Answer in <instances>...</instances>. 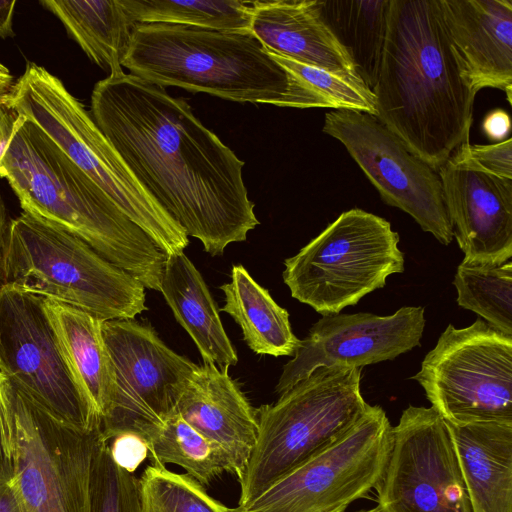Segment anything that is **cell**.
I'll use <instances>...</instances> for the list:
<instances>
[{
    "instance_id": "4dcf8cb0",
    "label": "cell",
    "mask_w": 512,
    "mask_h": 512,
    "mask_svg": "<svg viewBox=\"0 0 512 512\" xmlns=\"http://www.w3.org/2000/svg\"><path fill=\"white\" fill-rule=\"evenodd\" d=\"M140 480L142 512H230L188 474L151 464Z\"/></svg>"
},
{
    "instance_id": "8992f818",
    "label": "cell",
    "mask_w": 512,
    "mask_h": 512,
    "mask_svg": "<svg viewBox=\"0 0 512 512\" xmlns=\"http://www.w3.org/2000/svg\"><path fill=\"white\" fill-rule=\"evenodd\" d=\"M0 285L84 310L102 320L147 310L145 287L73 234L22 212L2 248Z\"/></svg>"
},
{
    "instance_id": "5b68a950",
    "label": "cell",
    "mask_w": 512,
    "mask_h": 512,
    "mask_svg": "<svg viewBox=\"0 0 512 512\" xmlns=\"http://www.w3.org/2000/svg\"><path fill=\"white\" fill-rule=\"evenodd\" d=\"M1 104L33 121L167 255L188 246L184 230L144 188L59 78L29 63Z\"/></svg>"
},
{
    "instance_id": "d6986e66",
    "label": "cell",
    "mask_w": 512,
    "mask_h": 512,
    "mask_svg": "<svg viewBox=\"0 0 512 512\" xmlns=\"http://www.w3.org/2000/svg\"><path fill=\"white\" fill-rule=\"evenodd\" d=\"M176 412L228 454L239 481L256 443L258 420L256 409L228 370L208 362L197 366L178 400Z\"/></svg>"
},
{
    "instance_id": "9c48e42d",
    "label": "cell",
    "mask_w": 512,
    "mask_h": 512,
    "mask_svg": "<svg viewBox=\"0 0 512 512\" xmlns=\"http://www.w3.org/2000/svg\"><path fill=\"white\" fill-rule=\"evenodd\" d=\"M0 396L23 512H88L90 467L101 429L83 432L58 421L4 376Z\"/></svg>"
},
{
    "instance_id": "60d3db41",
    "label": "cell",
    "mask_w": 512,
    "mask_h": 512,
    "mask_svg": "<svg viewBox=\"0 0 512 512\" xmlns=\"http://www.w3.org/2000/svg\"><path fill=\"white\" fill-rule=\"evenodd\" d=\"M1 102H0V142L1 141H4L8 135V132H9V128L8 129H4L5 127H7V124L5 122L6 120V116L5 114L2 112L1 110Z\"/></svg>"
},
{
    "instance_id": "3957f363",
    "label": "cell",
    "mask_w": 512,
    "mask_h": 512,
    "mask_svg": "<svg viewBox=\"0 0 512 512\" xmlns=\"http://www.w3.org/2000/svg\"><path fill=\"white\" fill-rule=\"evenodd\" d=\"M0 177L23 212L80 238L145 288L160 290L167 254L33 121L14 115Z\"/></svg>"
},
{
    "instance_id": "7c38bea8",
    "label": "cell",
    "mask_w": 512,
    "mask_h": 512,
    "mask_svg": "<svg viewBox=\"0 0 512 512\" xmlns=\"http://www.w3.org/2000/svg\"><path fill=\"white\" fill-rule=\"evenodd\" d=\"M0 373L58 421L83 432L101 429L63 353L43 298L0 285Z\"/></svg>"
},
{
    "instance_id": "ab89813d",
    "label": "cell",
    "mask_w": 512,
    "mask_h": 512,
    "mask_svg": "<svg viewBox=\"0 0 512 512\" xmlns=\"http://www.w3.org/2000/svg\"><path fill=\"white\" fill-rule=\"evenodd\" d=\"M12 76L10 73L0 72V101L2 97L9 91L11 87Z\"/></svg>"
},
{
    "instance_id": "f1b7e54d",
    "label": "cell",
    "mask_w": 512,
    "mask_h": 512,
    "mask_svg": "<svg viewBox=\"0 0 512 512\" xmlns=\"http://www.w3.org/2000/svg\"><path fill=\"white\" fill-rule=\"evenodd\" d=\"M133 23H161L250 32L252 1L120 0Z\"/></svg>"
},
{
    "instance_id": "4fadbf2b",
    "label": "cell",
    "mask_w": 512,
    "mask_h": 512,
    "mask_svg": "<svg viewBox=\"0 0 512 512\" xmlns=\"http://www.w3.org/2000/svg\"><path fill=\"white\" fill-rule=\"evenodd\" d=\"M102 333L113 386L101 432L108 441L127 432L143 438L177 413L198 365L169 348L150 325L134 319L105 320Z\"/></svg>"
},
{
    "instance_id": "f546056e",
    "label": "cell",
    "mask_w": 512,
    "mask_h": 512,
    "mask_svg": "<svg viewBox=\"0 0 512 512\" xmlns=\"http://www.w3.org/2000/svg\"><path fill=\"white\" fill-rule=\"evenodd\" d=\"M453 284L460 307L475 312L497 331L512 336V262L479 265L461 262Z\"/></svg>"
},
{
    "instance_id": "30bf717a",
    "label": "cell",
    "mask_w": 512,
    "mask_h": 512,
    "mask_svg": "<svg viewBox=\"0 0 512 512\" xmlns=\"http://www.w3.org/2000/svg\"><path fill=\"white\" fill-rule=\"evenodd\" d=\"M392 441L386 412L368 405L335 442L230 512H346L380 482Z\"/></svg>"
},
{
    "instance_id": "1f68e13d",
    "label": "cell",
    "mask_w": 512,
    "mask_h": 512,
    "mask_svg": "<svg viewBox=\"0 0 512 512\" xmlns=\"http://www.w3.org/2000/svg\"><path fill=\"white\" fill-rule=\"evenodd\" d=\"M88 512H142L139 478L115 463L102 432L91 461Z\"/></svg>"
},
{
    "instance_id": "7a4b0ae2",
    "label": "cell",
    "mask_w": 512,
    "mask_h": 512,
    "mask_svg": "<svg viewBox=\"0 0 512 512\" xmlns=\"http://www.w3.org/2000/svg\"><path fill=\"white\" fill-rule=\"evenodd\" d=\"M375 117L438 169L470 139L476 93L460 75L438 0H390Z\"/></svg>"
},
{
    "instance_id": "44dd1931",
    "label": "cell",
    "mask_w": 512,
    "mask_h": 512,
    "mask_svg": "<svg viewBox=\"0 0 512 512\" xmlns=\"http://www.w3.org/2000/svg\"><path fill=\"white\" fill-rule=\"evenodd\" d=\"M473 512H512V423L446 422Z\"/></svg>"
},
{
    "instance_id": "52a82bcc",
    "label": "cell",
    "mask_w": 512,
    "mask_h": 512,
    "mask_svg": "<svg viewBox=\"0 0 512 512\" xmlns=\"http://www.w3.org/2000/svg\"><path fill=\"white\" fill-rule=\"evenodd\" d=\"M362 368L321 367L256 409V443L239 480L238 505L258 496L280 477L347 432L363 415Z\"/></svg>"
},
{
    "instance_id": "cb8c5ba5",
    "label": "cell",
    "mask_w": 512,
    "mask_h": 512,
    "mask_svg": "<svg viewBox=\"0 0 512 512\" xmlns=\"http://www.w3.org/2000/svg\"><path fill=\"white\" fill-rule=\"evenodd\" d=\"M229 314L242 330L248 347L260 355H293L300 344L292 331L289 313L268 290L260 286L242 265H234L231 280L220 286Z\"/></svg>"
},
{
    "instance_id": "6da1fadb",
    "label": "cell",
    "mask_w": 512,
    "mask_h": 512,
    "mask_svg": "<svg viewBox=\"0 0 512 512\" xmlns=\"http://www.w3.org/2000/svg\"><path fill=\"white\" fill-rule=\"evenodd\" d=\"M91 116L144 188L211 256L259 224L245 163L185 99L130 73L109 75L94 86Z\"/></svg>"
},
{
    "instance_id": "ffe728a7",
    "label": "cell",
    "mask_w": 512,
    "mask_h": 512,
    "mask_svg": "<svg viewBox=\"0 0 512 512\" xmlns=\"http://www.w3.org/2000/svg\"><path fill=\"white\" fill-rule=\"evenodd\" d=\"M250 32L268 51L359 77L352 60L325 24L318 0L252 1Z\"/></svg>"
},
{
    "instance_id": "603a6c76",
    "label": "cell",
    "mask_w": 512,
    "mask_h": 512,
    "mask_svg": "<svg viewBox=\"0 0 512 512\" xmlns=\"http://www.w3.org/2000/svg\"><path fill=\"white\" fill-rule=\"evenodd\" d=\"M43 305L72 374L102 423L113 386L111 360L102 333L104 320L46 298Z\"/></svg>"
},
{
    "instance_id": "5bb4252c",
    "label": "cell",
    "mask_w": 512,
    "mask_h": 512,
    "mask_svg": "<svg viewBox=\"0 0 512 512\" xmlns=\"http://www.w3.org/2000/svg\"><path fill=\"white\" fill-rule=\"evenodd\" d=\"M322 130L344 145L387 205L409 214L441 244L451 243L453 227L438 171L374 115L333 109L325 114Z\"/></svg>"
},
{
    "instance_id": "7402d4cb",
    "label": "cell",
    "mask_w": 512,
    "mask_h": 512,
    "mask_svg": "<svg viewBox=\"0 0 512 512\" xmlns=\"http://www.w3.org/2000/svg\"><path fill=\"white\" fill-rule=\"evenodd\" d=\"M159 291L204 362L213 363L220 370L237 364V352L224 330L213 297L184 252L167 255Z\"/></svg>"
},
{
    "instance_id": "f6af8a7d",
    "label": "cell",
    "mask_w": 512,
    "mask_h": 512,
    "mask_svg": "<svg viewBox=\"0 0 512 512\" xmlns=\"http://www.w3.org/2000/svg\"><path fill=\"white\" fill-rule=\"evenodd\" d=\"M1 152V151H0Z\"/></svg>"
},
{
    "instance_id": "d6a6232c",
    "label": "cell",
    "mask_w": 512,
    "mask_h": 512,
    "mask_svg": "<svg viewBox=\"0 0 512 512\" xmlns=\"http://www.w3.org/2000/svg\"><path fill=\"white\" fill-rule=\"evenodd\" d=\"M468 158L481 169L496 176L512 179V139L488 145L466 143Z\"/></svg>"
},
{
    "instance_id": "f35d334b",
    "label": "cell",
    "mask_w": 512,
    "mask_h": 512,
    "mask_svg": "<svg viewBox=\"0 0 512 512\" xmlns=\"http://www.w3.org/2000/svg\"><path fill=\"white\" fill-rule=\"evenodd\" d=\"M10 217L0 192V263L5 235L10 224Z\"/></svg>"
},
{
    "instance_id": "74e56055",
    "label": "cell",
    "mask_w": 512,
    "mask_h": 512,
    "mask_svg": "<svg viewBox=\"0 0 512 512\" xmlns=\"http://www.w3.org/2000/svg\"><path fill=\"white\" fill-rule=\"evenodd\" d=\"M16 1L0 0V37L6 38L14 35L12 28L13 14Z\"/></svg>"
},
{
    "instance_id": "836d02e7",
    "label": "cell",
    "mask_w": 512,
    "mask_h": 512,
    "mask_svg": "<svg viewBox=\"0 0 512 512\" xmlns=\"http://www.w3.org/2000/svg\"><path fill=\"white\" fill-rule=\"evenodd\" d=\"M110 453L117 465L134 473L148 457L146 441L135 433H121L109 441Z\"/></svg>"
},
{
    "instance_id": "4316f807",
    "label": "cell",
    "mask_w": 512,
    "mask_h": 512,
    "mask_svg": "<svg viewBox=\"0 0 512 512\" xmlns=\"http://www.w3.org/2000/svg\"><path fill=\"white\" fill-rule=\"evenodd\" d=\"M143 439L148 445V457L152 464L178 465L203 486L225 471L236 473L228 454L178 413L150 430Z\"/></svg>"
},
{
    "instance_id": "83f0119b",
    "label": "cell",
    "mask_w": 512,
    "mask_h": 512,
    "mask_svg": "<svg viewBox=\"0 0 512 512\" xmlns=\"http://www.w3.org/2000/svg\"><path fill=\"white\" fill-rule=\"evenodd\" d=\"M288 77L285 107L349 109L375 116L373 91L359 78L300 63L268 51Z\"/></svg>"
},
{
    "instance_id": "ac0fdd59",
    "label": "cell",
    "mask_w": 512,
    "mask_h": 512,
    "mask_svg": "<svg viewBox=\"0 0 512 512\" xmlns=\"http://www.w3.org/2000/svg\"><path fill=\"white\" fill-rule=\"evenodd\" d=\"M460 75L476 94L490 87L512 96V1L438 0Z\"/></svg>"
},
{
    "instance_id": "484cf974",
    "label": "cell",
    "mask_w": 512,
    "mask_h": 512,
    "mask_svg": "<svg viewBox=\"0 0 512 512\" xmlns=\"http://www.w3.org/2000/svg\"><path fill=\"white\" fill-rule=\"evenodd\" d=\"M322 18L371 89L385 45L390 0H318Z\"/></svg>"
},
{
    "instance_id": "277c9868",
    "label": "cell",
    "mask_w": 512,
    "mask_h": 512,
    "mask_svg": "<svg viewBox=\"0 0 512 512\" xmlns=\"http://www.w3.org/2000/svg\"><path fill=\"white\" fill-rule=\"evenodd\" d=\"M121 64L130 74L164 88L285 107L286 71L251 32L136 23Z\"/></svg>"
},
{
    "instance_id": "d4e9b609",
    "label": "cell",
    "mask_w": 512,
    "mask_h": 512,
    "mask_svg": "<svg viewBox=\"0 0 512 512\" xmlns=\"http://www.w3.org/2000/svg\"><path fill=\"white\" fill-rule=\"evenodd\" d=\"M64 25L86 55L109 75L124 73L122 60L135 25L120 0L40 1Z\"/></svg>"
},
{
    "instance_id": "d590c367",
    "label": "cell",
    "mask_w": 512,
    "mask_h": 512,
    "mask_svg": "<svg viewBox=\"0 0 512 512\" xmlns=\"http://www.w3.org/2000/svg\"><path fill=\"white\" fill-rule=\"evenodd\" d=\"M13 463L6 440V419L4 406L0 396V485L13 478Z\"/></svg>"
},
{
    "instance_id": "e575fe53",
    "label": "cell",
    "mask_w": 512,
    "mask_h": 512,
    "mask_svg": "<svg viewBox=\"0 0 512 512\" xmlns=\"http://www.w3.org/2000/svg\"><path fill=\"white\" fill-rule=\"evenodd\" d=\"M482 129L491 141L501 142L506 140L511 129L509 114L502 109L492 110L485 116Z\"/></svg>"
},
{
    "instance_id": "9a60e30c",
    "label": "cell",
    "mask_w": 512,
    "mask_h": 512,
    "mask_svg": "<svg viewBox=\"0 0 512 512\" xmlns=\"http://www.w3.org/2000/svg\"><path fill=\"white\" fill-rule=\"evenodd\" d=\"M375 489L381 512H473L446 422L432 407L402 412Z\"/></svg>"
},
{
    "instance_id": "8d00e7d4",
    "label": "cell",
    "mask_w": 512,
    "mask_h": 512,
    "mask_svg": "<svg viewBox=\"0 0 512 512\" xmlns=\"http://www.w3.org/2000/svg\"><path fill=\"white\" fill-rule=\"evenodd\" d=\"M0 512H23L13 478L0 485Z\"/></svg>"
},
{
    "instance_id": "ba28073f",
    "label": "cell",
    "mask_w": 512,
    "mask_h": 512,
    "mask_svg": "<svg viewBox=\"0 0 512 512\" xmlns=\"http://www.w3.org/2000/svg\"><path fill=\"white\" fill-rule=\"evenodd\" d=\"M399 240L386 219L350 209L285 259L284 283L293 298L323 316L339 314L404 271Z\"/></svg>"
},
{
    "instance_id": "ee69618b",
    "label": "cell",
    "mask_w": 512,
    "mask_h": 512,
    "mask_svg": "<svg viewBox=\"0 0 512 512\" xmlns=\"http://www.w3.org/2000/svg\"><path fill=\"white\" fill-rule=\"evenodd\" d=\"M2 378H3V375L0 373V383H1Z\"/></svg>"
},
{
    "instance_id": "7bdbcfd3",
    "label": "cell",
    "mask_w": 512,
    "mask_h": 512,
    "mask_svg": "<svg viewBox=\"0 0 512 512\" xmlns=\"http://www.w3.org/2000/svg\"><path fill=\"white\" fill-rule=\"evenodd\" d=\"M0 72L9 73V70L3 64L0 63Z\"/></svg>"
},
{
    "instance_id": "b9f144b4",
    "label": "cell",
    "mask_w": 512,
    "mask_h": 512,
    "mask_svg": "<svg viewBox=\"0 0 512 512\" xmlns=\"http://www.w3.org/2000/svg\"><path fill=\"white\" fill-rule=\"evenodd\" d=\"M356 512H381L380 509L376 506L370 509H362Z\"/></svg>"
},
{
    "instance_id": "e0dca14e",
    "label": "cell",
    "mask_w": 512,
    "mask_h": 512,
    "mask_svg": "<svg viewBox=\"0 0 512 512\" xmlns=\"http://www.w3.org/2000/svg\"><path fill=\"white\" fill-rule=\"evenodd\" d=\"M468 141L438 169L446 209L463 262L500 265L512 257V179L472 162Z\"/></svg>"
},
{
    "instance_id": "2e32d148",
    "label": "cell",
    "mask_w": 512,
    "mask_h": 512,
    "mask_svg": "<svg viewBox=\"0 0 512 512\" xmlns=\"http://www.w3.org/2000/svg\"><path fill=\"white\" fill-rule=\"evenodd\" d=\"M424 314L421 306H404L388 316L364 312L322 316L284 365L276 393H284L321 367L362 368L420 346Z\"/></svg>"
},
{
    "instance_id": "8fae6325",
    "label": "cell",
    "mask_w": 512,
    "mask_h": 512,
    "mask_svg": "<svg viewBox=\"0 0 512 512\" xmlns=\"http://www.w3.org/2000/svg\"><path fill=\"white\" fill-rule=\"evenodd\" d=\"M411 378L445 422L512 423V336L483 319L449 324Z\"/></svg>"
}]
</instances>
